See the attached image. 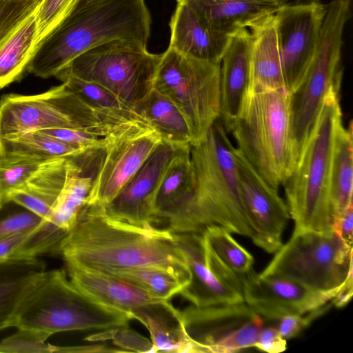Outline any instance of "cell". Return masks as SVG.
I'll list each match as a JSON object with an SVG mask.
<instances>
[{"label":"cell","instance_id":"6da1fadb","mask_svg":"<svg viewBox=\"0 0 353 353\" xmlns=\"http://www.w3.org/2000/svg\"><path fill=\"white\" fill-rule=\"evenodd\" d=\"M58 254L65 265L82 268L110 272L156 268L172 273L187 285L190 279L174 233L165 228H142L112 219L99 203H85Z\"/></svg>","mask_w":353,"mask_h":353},{"label":"cell","instance_id":"7a4b0ae2","mask_svg":"<svg viewBox=\"0 0 353 353\" xmlns=\"http://www.w3.org/2000/svg\"><path fill=\"white\" fill-rule=\"evenodd\" d=\"M151 17L144 0H98L72 10L36 45L26 70L55 77L76 57L104 43L125 39L147 46Z\"/></svg>","mask_w":353,"mask_h":353},{"label":"cell","instance_id":"3957f363","mask_svg":"<svg viewBox=\"0 0 353 353\" xmlns=\"http://www.w3.org/2000/svg\"><path fill=\"white\" fill-rule=\"evenodd\" d=\"M339 89L334 88L327 95L295 166L283 185L296 231H334L330 179L335 134L342 121Z\"/></svg>","mask_w":353,"mask_h":353},{"label":"cell","instance_id":"277c9868","mask_svg":"<svg viewBox=\"0 0 353 353\" xmlns=\"http://www.w3.org/2000/svg\"><path fill=\"white\" fill-rule=\"evenodd\" d=\"M130 313L103 305L79 290L63 270H45L21 300L12 327L47 339L72 331H105L128 327Z\"/></svg>","mask_w":353,"mask_h":353},{"label":"cell","instance_id":"5b68a950","mask_svg":"<svg viewBox=\"0 0 353 353\" xmlns=\"http://www.w3.org/2000/svg\"><path fill=\"white\" fill-rule=\"evenodd\" d=\"M217 119L204 138L190 143L194 199L204 229L216 225L250 239L254 235L241 191L234 148Z\"/></svg>","mask_w":353,"mask_h":353},{"label":"cell","instance_id":"8992f818","mask_svg":"<svg viewBox=\"0 0 353 353\" xmlns=\"http://www.w3.org/2000/svg\"><path fill=\"white\" fill-rule=\"evenodd\" d=\"M290 123V93L285 89L248 92L231 130L237 148L276 190L296 164Z\"/></svg>","mask_w":353,"mask_h":353},{"label":"cell","instance_id":"52a82bcc","mask_svg":"<svg viewBox=\"0 0 353 353\" xmlns=\"http://www.w3.org/2000/svg\"><path fill=\"white\" fill-rule=\"evenodd\" d=\"M134 123L93 108L64 83L40 94L10 93L0 98V139L61 128L105 138Z\"/></svg>","mask_w":353,"mask_h":353},{"label":"cell","instance_id":"ba28073f","mask_svg":"<svg viewBox=\"0 0 353 353\" xmlns=\"http://www.w3.org/2000/svg\"><path fill=\"white\" fill-rule=\"evenodd\" d=\"M350 17L348 0H333L326 5L313 59L302 81L290 93V132L296 163L327 95L332 88H340L343 35Z\"/></svg>","mask_w":353,"mask_h":353},{"label":"cell","instance_id":"9c48e42d","mask_svg":"<svg viewBox=\"0 0 353 353\" xmlns=\"http://www.w3.org/2000/svg\"><path fill=\"white\" fill-rule=\"evenodd\" d=\"M160 56L140 42L116 39L83 52L62 70L104 87L139 112L154 89Z\"/></svg>","mask_w":353,"mask_h":353},{"label":"cell","instance_id":"30bf717a","mask_svg":"<svg viewBox=\"0 0 353 353\" xmlns=\"http://www.w3.org/2000/svg\"><path fill=\"white\" fill-rule=\"evenodd\" d=\"M160 55L154 88L180 110L190 131V143H196L219 117L221 64L170 47Z\"/></svg>","mask_w":353,"mask_h":353},{"label":"cell","instance_id":"8fae6325","mask_svg":"<svg viewBox=\"0 0 353 353\" xmlns=\"http://www.w3.org/2000/svg\"><path fill=\"white\" fill-rule=\"evenodd\" d=\"M352 271V248L334 231L294 230L261 274L287 278L312 290L336 296Z\"/></svg>","mask_w":353,"mask_h":353},{"label":"cell","instance_id":"7c38bea8","mask_svg":"<svg viewBox=\"0 0 353 353\" xmlns=\"http://www.w3.org/2000/svg\"><path fill=\"white\" fill-rule=\"evenodd\" d=\"M196 352L230 353L254 347L263 328L261 316L245 302L181 311Z\"/></svg>","mask_w":353,"mask_h":353},{"label":"cell","instance_id":"4fadbf2b","mask_svg":"<svg viewBox=\"0 0 353 353\" xmlns=\"http://www.w3.org/2000/svg\"><path fill=\"white\" fill-rule=\"evenodd\" d=\"M104 154L87 203L105 205L161 142L149 123H134L105 138Z\"/></svg>","mask_w":353,"mask_h":353},{"label":"cell","instance_id":"5bb4252c","mask_svg":"<svg viewBox=\"0 0 353 353\" xmlns=\"http://www.w3.org/2000/svg\"><path fill=\"white\" fill-rule=\"evenodd\" d=\"M326 5L319 1L291 2L274 14L286 90L292 92L314 56Z\"/></svg>","mask_w":353,"mask_h":353},{"label":"cell","instance_id":"9a60e30c","mask_svg":"<svg viewBox=\"0 0 353 353\" xmlns=\"http://www.w3.org/2000/svg\"><path fill=\"white\" fill-rule=\"evenodd\" d=\"M236 170L244 204L254 231L253 243L268 253L282 244V234L290 217L278 190L270 185L237 148Z\"/></svg>","mask_w":353,"mask_h":353},{"label":"cell","instance_id":"2e32d148","mask_svg":"<svg viewBox=\"0 0 353 353\" xmlns=\"http://www.w3.org/2000/svg\"><path fill=\"white\" fill-rule=\"evenodd\" d=\"M179 147L162 140L116 196L104 205L105 214L112 219L142 228L159 224L154 209L156 193Z\"/></svg>","mask_w":353,"mask_h":353},{"label":"cell","instance_id":"e0dca14e","mask_svg":"<svg viewBox=\"0 0 353 353\" xmlns=\"http://www.w3.org/2000/svg\"><path fill=\"white\" fill-rule=\"evenodd\" d=\"M244 302L260 316L279 320L302 314L330 302L334 294L312 290L282 276L251 271L243 278Z\"/></svg>","mask_w":353,"mask_h":353},{"label":"cell","instance_id":"ac0fdd59","mask_svg":"<svg viewBox=\"0 0 353 353\" xmlns=\"http://www.w3.org/2000/svg\"><path fill=\"white\" fill-rule=\"evenodd\" d=\"M174 234L190 273L188 284L179 294L200 307L244 302L243 294L226 285L212 268L203 232Z\"/></svg>","mask_w":353,"mask_h":353},{"label":"cell","instance_id":"d6986e66","mask_svg":"<svg viewBox=\"0 0 353 353\" xmlns=\"http://www.w3.org/2000/svg\"><path fill=\"white\" fill-rule=\"evenodd\" d=\"M252 37L247 28L230 36L222 57L219 119L227 132H231L248 91Z\"/></svg>","mask_w":353,"mask_h":353},{"label":"cell","instance_id":"ffe728a7","mask_svg":"<svg viewBox=\"0 0 353 353\" xmlns=\"http://www.w3.org/2000/svg\"><path fill=\"white\" fill-rule=\"evenodd\" d=\"M188 7L212 29L231 36L276 14L281 0H176Z\"/></svg>","mask_w":353,"mask_h":353},{"label":"cell","instance_id":"44dd1931","mask_svg":"<svg viewBox=\"0 0 353 353\" xmlns=\"http://www.w3.org/2000/svg\"><path fill=\"white\" fill-rule=\"evenodd\" d=\"M170 48L199 60L221 64L230 36L217 32L193 11L177 3L170 21Z\"/></svg>","mask_w":353,"mask_h":353},{"label":"cell","instance_id":"7402d4cb","mask_svg":"<svg viewBox=\"0 0 353 353\" xmlns=\"http://www.w3.org/2000/svg\"><path fill=\"white\" fill-rule=\"evenodd\" d=\"M65 266L69 279L79 290L96 301L112 308L130 314L137 307L163 300L107 272L70 265Z\"/></svg>","mask_w":353,"mask_h":353},{"label":"cell","instance_id":"603a6c76","mask_svg":"<svg viewBox=\"0 0 353 353\" xmlns=\"http://www.w3.org/2000/svg\"><path fill=\"white\" fill-rule=\"evenodd\" d=\"M132 319L148 329L151 339L152 352H196V345L188 335L181 311L170 300L143 305L130 312Z\"/></svg>","mask_w":353,"mask_h":353},{"label":"cell","instance_id":"cb8c5ba5","mask_svg":"<svg viewBox=\"0 0 353 353\" xmlns=\"http://www.w3.org/2000/svg\"><path fill=\"white\" fill-rule=\"evenodd\" d=\"M274 14L263 19L248 29L252 37V48L248 92H261L285 89Z\"/></svg>","mask_w":353,"mask_h":353},{"label":"cell","instance_id":"d4e9b609","mask_svg":"<svg viewBox=\"0 0 353 353\" xmlns=\"http://www.w3.org/2000/svg\"><path fill=\"white\" fill-rule=\"evenodd\" d=\"M67 162L68 158L63 157L43 162L22 185L8 194V201L46 219L64 185Z\"/></svg>","mask_w":353,"mask_h":353},{"label":"cell","instance_id":"484cf974","mask_svg":"<svg viewBox=\"0 0 353 353\" xmlns=\"http://www.w3.org/2000/svg\"><path fill=\"white\" fill-rule=\"evenodd\" d=\"M45 270V263L38 257L0 261V331L12 327L21 300Z\"/></svg>","mask_w":353,"mask_h":353},{"label":"cell","instance_id":"4316f807","mask_svg":"<svg viewBox=\"0 0 353 353\" xmlns=\"http://www.w3.org/2000/svg\"><path fill=\"white\" fill-rule=\"evenodd\" d=\"M352 121L347 128L341 121L335 134L330 179V196L334 222L352 203Z\"/></svg>","mask_w":353,"mask_h":353},{"label":"cell","instance_id":"83f0119b","mask_svg":"<svg viewBox=\"0 0 353 353\" xmlns=\"http://www.w3.org/2000/svg\"><path fill=\"white\" fill-rule=\"evenodd\" d=\"M37 11L0 45V89L19 79L27 69L37 45Z\"/></svg>","mask_w":353,"mask_h":353},{"label":"cell","instance_id":"f1b7e54d","mask_svg":"<svg viewBox=\"0 0 353 353\" xmlns=\"http://www.w3.org/2000/svg\"><path fill=\"white\" fill-rule=\"evenodd\" d=\"M88 150V149H86ZM39 130L27 131L0 139V155L36 159L69 158L85 150Z\"/></svg>","mask_w":353,"mask_h":353},{"label":"cell","instance_id":"f546056e","mask_svg":"<svg viewBox=\"0 0 353 353\" xmlns=\"http://www.w3.org/2000/svg\"><path fill=\"white\" fill-rule=\"evenodd\" d=\"M139 112L161 135L163 141L176 145L192 141L189 127L176 106L154 88Z\"/></svg>","mask_w":353,"mask_h":353},{"label":"cell","instance_id":"4dcf8cb0","mask_svg":"<svg viewBox=\"0 0 353 353\" xmlns=\"http://www.w3.org/2000/svg\"><path fill=\"white\" fill-rule=\"evenodd\" d=\"M55 77L97 110L132 122L149 123L133 107L100 85L79 79L65 70L60 71Z\"/></svg>","mask_w":353,"mask_h":353},{"label":"cell","instance_id":"1f68e13d","mask_svg":"<svg viewBox=\"0 0 353 353\" xmlns=\"http://www.w3.org/2000/svg\"><path fill=\"white\" fill-rule=\"evenodd\" d=\"M202 232L212 254L227 269L241 278L253 270L252 255L235 241L230 232L213 225Z\"/></svg>","mask_w":353,"mask_h":353},{"label":"cell","instance_id":"d6a6232c","mask_svg":"<svg viewBox=\"0 0 353 353\" xmlns=\"http://www.w3.org/2000/svg\"><path fill=\"white\" fill-rule=\"evenodd\" d=\"M129 281L159 299L170 300L187 285L176 275L156 268H136L105 272Z\"/></svg>","mask_w":353,"mask_h":353},{"label":"cell","instance_id":"836d02e7","mask_svg":"<svg viewBox=\"0 0 353 353\" xmlns=\"http://www.w3.org/2000/svg\"><path fill=\"white\" fill-rule=\"evenodd\" d=\"M43 162L0 155V207L8 203V194L22 185Z\"/></svg>","mask_w":353,"mask_h":353},{"label":"cell","instance_id":"e575fe53","mask_svg":"<svg viewBox=\"0 0 353 353\" xmlns=\"http://www.w3.org/2000/svg\"><path fill=\"white\" fill-rule=\"evenodd\" d=\"M42 0H0V45L38 9Z\"/></svg>","mask_w":353,"mask_h":353},{"label":"cell","instance_id":"d590c367","mask_svg":"<svg viewBox=\"0 0 353 353\" xmlns=\"http://www.w3.org/2000/svg\"><path fill=\"white\" fill-rule=\"evenodd\" d=\"M9 202L0 207V239L31 230L37 227L42 219L23 207L10 209Z\"/></svg>","mask_w":353,"mask_h":353},{"label":"cell","instance_id":"8d00e7d4","mask_svg":"<svg viewBox=\"0 0 353 353\" xmlns=\"http://www.w3.org/2000/svg\"><path fill=\"white\" fill-rule=\"evenodd\" d=\"M79 0H42L36 13L37 43L61 21L75 7Z\"/></svg>","mask_w":353,"mask_h":353},{"label":"cell","instance_id":"74e56055","mask_svg":"<svg viewBox=\"0 0 353 353\" xmlns=\"http://www.w3.org/2000/svg\"><path fill=\"white\" fill-rule=\"evenodd\" d=\"M17 331L0 341V353H50L52 345L46 343L47 339L30 330Z\"/></svg>","mask_w":353,"mask_h":353},{"label":"cell","instance_id":"f35d334b","mask_svg":"<svg viewBox=\"0 0 353 353\" xmlns=\"http://www.w3.org/2000/svg\"><path fill=\"white\" fill-rule=\"evenodd\" d=\"M39 131L85 150L104 147L106 142V137H101L94 134L76 128H48Z\"/></svg>","mask_w":353,"mask_h":353},{"label":"cell","instance_id":"ab89813d","mask_svg":"<svg viewBox=\"0 0 353 353\" xmlns=\"http://www.w3.org/2000/svg\"><path fill=\"white\" fill-rule=\"evenodd\" d=\"M332 302L305 314L283 316L279 319V332L286 340L296 336L312 321L324 314Z\"/></svg>","mask_w":353,"mask_h":353},{"label":"cell","instance_id":"60d3db41","mask_svg":"<svg viewBox=\"0 0 353 353\" xmlns=\"http://www.w3.org/2000/svg\"><path fill=\"white\" fill-rule=\"evenodd\" d=\"M254 347L268 353H279L287 349V341L277 328L269 327L262 329Z\"/></svg>","mask_w":353,"mask_h":353},{"label":"cell","instance_id":"b9f144b4","mask_svg":"<svg viewBox=\"0 0 353 353\" xmlns=\"http://www.w3.org/2000/svg\"><path fill=\"white\" fill-rule=\"evenodd\" d=\"M34 229L0 239V261L21 258L23 247Z\"/></svg>","mask_w":353,"mask_h":353},{"label":"cell","instance_id":"7bdbcfd3","mask_svg":"<svg viewBox=\"0 0 353 353\" xmlns=\"http://www.w3.org/2000/svg\"><path fill=\"white\" fill-rule=\"evenodd\" d=\"M353 205L350 204L334 223L333 230L348 246L353 243Z\"/></svg>","mask_w":353,"mask_h":353},{"label":"cell","instance_id":"ee69618b","mask_svg":"<svg viewBox=\"0 0 353 353\" xmlns=\"http://www.w3.org/2000/svg\"><path fill=\"white\" fill-rule=\"evenodd\" d=\"M352 276L350 275L338 294L331 301L338 307H343L350 301L353 294Z\"/></svg>","mask_w":353,"mask_h":353},{"label":"cell","instance_id":"f6af8a7d","mask_svg":"<svg viewBox=\"0 0 353 353\" xmlns=\"http://www.w3.org/2000/svg\"><path fill=\"white\" fill-rule=\"evenodd\" d=\"M97 1H98V0H79V1L77 2V5L73 8V10L84 7V6L89 5L92 3H94Z\"/></svg>","mask_w":353,"mask_h":353},{"label":"cell","instance_id":"bcb514c9","mask_svg":"<svg viewBox=\"0 0 353 353\" xmlns=\"http://www.w3.org/2000/svg\"><path fill=\"white\" fill-rule=\"evenodd\" d=\"M285 3H291V2H301V1H319V0H281Z\"/></svg>","mask_w":353,"mask_h":353}]
</instances>
